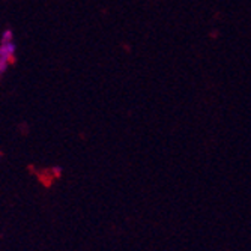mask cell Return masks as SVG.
<instances>
[{"label": "cell", "mask_w": 251, "mask_h": 251, "mask_svg": "<svg viewBox=\"0 0 251 251\" xmlns=\"http://www.w3.org/2000/svg\"><path fill=\"white\" fill-rule=\"evenodd\" d=\"M17 53V45L14 41V33L11 29H6L0 38V78L8 71V68L14 63Z\"/></svg>", "instance_id": "6da1fadb"}]
</instances>
